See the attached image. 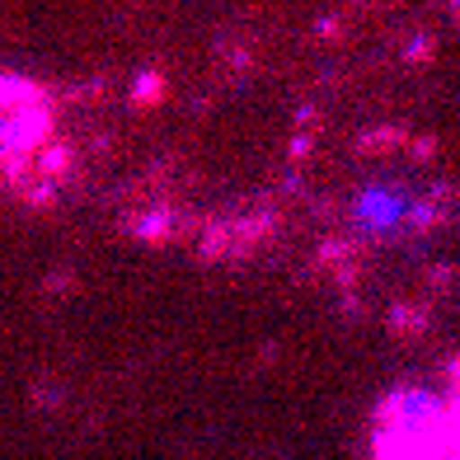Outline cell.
<instances>
[{
	"instance_id": "7402d4cb",
	"label": "cell",
	"mask_w": 460,
	"mask_h": 460,
	"mask_svg": "<svg viewBox=\"0 0 460 460\" xmlns=\"http://www.w3.org/2000/svg\"><path fill=\"white\" fill-rule=\"evenodd\" d=\"M333 33H339V19H320L315 24V38H333Z\"/></svg>"
},
{
	"instance_id": "e0dca14e",
	"label": "cell",
	"mask_w": 460,
	"mask_h": 460,
	"mask_svg": "<svg viewBox=\"0 0 460 460\" xmlns=\"http://www.w3.org/2000/svg\"><path fill=\"white\" fill-rule=\"evenodd\" d=\"M409 151H413L418 160H428V155H437V137H428V132H423V137H413V141H409Z\"/></svg>"
},
{
	"instance_id": "ffe728a7",
	"label": "cell",
	"mask_w": 460,
	"mask_h": 460,
	"mask_svg": "<svg viewBox=\"0 0 460 460\" xmlns=\"http://www.w3.org/2000/svg\"><path fill=\"white\" fill-rule=\"evenodd\" d=\"M249 66H254V52H249V48L230 52V71H249Z\"/></svg>"
},
{
	"instance_id": "7a4b0ae2",
	"label": "cell",
	"mask_w": 460,
	"mask_h": 460,
	"mask_svg": "<svg viewBox=\"0 0 460 460\" xmlns=\"http://www.w3.org/2000/svg\"><path fill=\"white\" fill-rule=\"evenodd\" d=\"M122 230H128L132 240H141V244H170V240H179L183 217H179V207H170V202H155V207H146L141 217L122 221Z\"/></svg>"
},
{
	"instance_id": "30bf717a",
	"label": "cell",
	"mask_w": 460,
	"mask_h": 460,
	"mask_svg": "<svg viewBox=\"0 0 460 460\" xmlns=\"http://www.w3.org/2000/svg\"><path fill=\"white\" fill-rule=\"evenodd\" d=\"M390 333H404V339H409V333H423L428 329V310L423 305H418V301H400V305H390Z\"/></svg>"
},
{
	"instance_id": "7c38bea8",
	"label": "cell",
	"mask_w": 460,
	"mask_h": 460,
	"mask_svg": "<svg viewBox=\"0 0 460 460\" xmlns=\"http://www.w3.org/2000/svg\"><path fill=\"white\" fill-rule=\"evenodd\" d=\"M404 221H409V230H418V235H423V230H432V226H442V221H447V207H437L432 198H423Z\"/></svg>"
},
{
	"instance_id": "d6986e66",
	"label": "cell",
	"mask_w": 460,
	"mask_h": 460,
	"mask_svg": "<svg viewBox=\"0 0 460 460\" xmlns=\"http://www.w3.org/2000/svg\"><path fill=\"white\" fill-rule=\"evenodd\" d=\"M339 310L343 320H362V296H339Z\"/></svg>"
},
{
	"instance_id": "8fae6325",
	"label": "cell",
	"mask_w": 460,
	"mask_h": 460,
	"mask_svg": "<svg viewBox=\"0 0 460 460\" xmlns=\"http://www.w3.org/2000/svg\"><path fill=\"white\" fill-rule=\"evenodd\" d=\"M61 198V183H48V179H33L19 188V207H29V212H52Z\"/></svg>"
},
{
	"instance_id": "5bb4252c",
	"label": "cell",
	"mask_w": 460,
	"mask_h": 460,
	"mask_svg": "<svg viewBox=\"0 0 460 460\" xmlns=\"http://www.w3.org/2000/svg\"><path fill=\"white\" fill-rule=\"evenodd\" d=\"M310 151H315V137H310V132H296V137L287 141V160H291V164L310 160Z\"/></svg>"
},
{
	"instance_id": "2e32d148",
	"label": "cell",
	"mask_w": 460,
	"mask_h": 460,
	"mask_svg": "<svg viewBox=\"0 0 460 460\" xmlns=\"http://www.w3.org/2000/svg\"><path fill=\"white\" fill-rule=\"evenodd\" d=\"M423 278H428V287H451V282H456V268H451V263H432Z\"/></svg>"
},
{
	"instance_id": "5b68a950",
	"label": "cell",
	"mask_w": 460,
	"mask_h": 460,
	"mask_svg": "<svg viewBox=\"0 0 460 460\" xmlns=\"http://www.w3.org/2000/svg\"><path fill=\"white\" fill-rule=\"evenodd\" d=\"M198 259H202V263L235 259V221H207V226L198 230Z\"/></svg>"
},
{
	"instance_id": "277c9868",
	"label": "cell",
	"mask_w": 460,
	"mask_h": 460,
	"mask_svg": "<svg viewBox=\"0 0 460 460\" xmlns=\"http://www.w3.org/2000/svg\"><path fill=\"white\" fill-rule=\"evenodd\" d=\"M273 226H278V212L273 207H259V212H249L235 221V259H249L254 249L273 235Z\"/></svg>"
},
{
	"instance_id": "52a82bcc",
	"label": "cell",
	"mask_w": 460,
	"mask_h": 460,
	"mask_svg": "<svg viewBox=\"0 0 460 460\" xmlns=\"http://www.w3.org/2000/svg\"><path fill=\"white\" fill-rule=\"evenodd\" d=\"M352 254H358V244H352L348 235H324L320 249H315V268L320 273H339V268L352 263Z\"/></svg>"
},
{
	"instance_id": "9c48e42d",
	"label": "cell",
	"mask_w": 460,
	"mask_h": 460,
	"mask_svg": "<svg viewBox=\"0 0 460 460\" xmlns=\"http://www.w3.org/2000/svg\"><path fill=\"white\" fill-rule=\"evenodd\" d=\"M170 99V80H164L160 71H137L132 75V103L137 109H155V103Z\"/></svg>"
},
{
	"instance_id": "8992f818",
	"label": "cell",
	"mask_w": 460,
	"mask_h": 460,
	"mask_svg": "<svg viewBox=\"0 0 460 460\" xmlns=\"http://www.w3.org/2000/svg\"><path fill=\"white\" fill-rule=\"evenodd\" d=\"M71 170H75V146H71V141H61V137L33 155V174H38V179H48V183H66Z\"/></svg>"
},
{
	"instance_id": "4fadbf2b",
	"label": "cell",
	"mask_w": 460,
	"mask_h": 460,
	"mask_svg": "<svg viewBox=\"0 0 460 460\" xmlns=\"http://www.w3.org/2000/svg\"><path fill=\"white\" fill-rule=\"evenodd\" d=\"M400 57H404V66H423V61L437 57V38H432V33H413Z\"/></svg>"
},
{
	"instance_id": "ac0fdd59",
	"label": "cell",
	"mask_w": 460,
	"mask_h": 460,
	"mask_svg": "<svg viewBox=\"0 0 460 460\" xmlns=\"http://www.w3.org/2000/svg\"><path fill=\"white\" fill-rule=\"evenodd\" d=\"M315 118H320L315 103H301V109H296V128H301V132H315Z\"/></svg>"
},
{
	"instance_id": "44dd1931",
	"label": "cell",
	"mask_w": 460,
	"mask_h": 460,
	"mask_svg": "<svg viewBox=\"0 0 460 460\" xmlns=\"http://www.w3.org/2000/svg\"><path fill=\"white\" fill-rule=\"evenodd\" d=\"M43 291H71V273H52V278L43 282Z\"/></svg>"
},
{
	"instance_id": "9a60e30c",
	"label": "cell",
	"mask_w": 460,
	"mask_h": 460,
	"mask_svg": "<svg viewBox=\"0 0 460 460\" xmlns=\"http://www.w3.org/2000/svg\"><path fill=\"white\" fill-rule=\"evenodd\" d=\"M329 278H333V287H339L343 296H352V287L362 282V268H358V263H348V268H339V273H329Z\"/></svg>"
},
{
	"instance_id": "6da1fadb",
	"label": "cell",
	"mask_w": 460,
	"mask_h": 460,
	"mask_svg": "<svg viewBox=\"0 0 460 460\" xmlns=\"http://www.w3.org/2000/svg\"><path fill=\"white\" fill-rule=\"evenodd\" d=\"M5 151L0 155H38L43 146L57 141V113L52 109H24V113H5Z\"/></svg>"
},
{
	"instance_id": "603a6c76",
	"label": "cell",
	"mask_w": 460,
	"mask_h": 460,
	"mask_svg": "<svg viewBox=\"0 0 460 460\" xmlns=\"http://www.w3.org/2000/svg\"><path fill=\"white\" fill-rule=\"evenodd\" d=\"M352 5H371V0H352Z\"/></svg>"
},
{
	"instance_id": "ba28073f",
	"label": "cell",
	"mask_w": 460,
	"mask_h": 460,
	"mask_svg": "<svg viewBox=\"0 0 460 460\" xmlns=\"http://www.w3.org/2000/svg\"><path fill=\"white\" fill-rule=\"evenodd\" d=\"M413 137L404 128H394V122H385V128H371V132H358V151L362 155H385L394 151V146H409Z\"/></svg>"
},
{
	"instance_id": "3957f363",
	"label": "cell",
	"mask_w": 460,
	"mask_h": 460,
	"mask_svg": "<svg viewBox=\"0 0 460 460\" xmlns=\"http://www.w3.org/2000/svg\"><path fill=\"white\" fill-rule=\"evenodd\" d=\"M0 103H5V113H24V109H52V94L48 85H38L29 75H5L0 80Z\"/></svg>"
}]
</instances>
